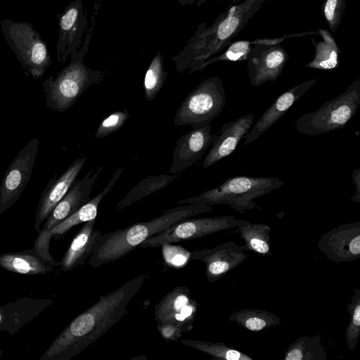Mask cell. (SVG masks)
<instances>
[{
  "mask_svg": "<svg viewBox=\"0 0 360 360\" xmlns=\"http://www.w3.org/2000/svg\"><path fill=\"white\" fill-rule=\"evenodd\" d=\"M146 278L144 274L137 276L101 296L63 330L39 360H70L86 349L120 320Z\"/></svg>",
  "mask_w": 360,
  "mask_h": 360,
  "instance_id": "1",
  "label": "cell"
},
{
  "mask_svg": "<svg viewBox=\"0 0 360 360\" xmlns=\"http://www.w3.org/2000/svg\"><path fill=\"white\" fill-rule=\"evenodd\" d=\"M266 0H243L229 6L209 27L200 23L186 46L174 56L178 72L189 68V73L205 60L224 51Z\"/></svg>",
  "mask_w": 360,
  "mask_h": 360,
  "instance_id": "2",
  "label": "cell"
},
{
  "mask_svg": "<svg viewBox=\"0 0 360 360\" xmlns=\"http://www.w3.org/2000/svg\"><path fill=\"white\" fill-rule=\"evenodd\" d=\"M212 210V206L207 205L186 204L168 210L150 221L133 224L127 228L101 234L88 263L93 267H98L117 261L138 248L148 238L174 224Z\"/></svg>",
  "mask_w": 360,
  "mask_h": 360,
  "instance_id": "3",
  "label": "cell"
},
{
  "mask_svg": "<svg viewBox=\"0 0 360 360\" xmlns=\"http://www.w3.org/2000/svg\"><path fill=\"white\" fill-rule=\"evenodd\" d=\"M99 7L100 1L96 0L90 27L82 48L70 54V63L55 78L50 76L42 82L46 105L51 110L60 112L68 110L91 85L101 83L104 77L103 72L93 70L84 63V57L93 35Z\"/></svg>",
  "mask_w": 360,
  "mask_h": 360,
  "instance_id": "4",
  "label": "cell"
},
{
  "mask_svg": "<svg viewBox=\"0 0 360 360\" xmlns=\"http://www.w3.org/2000/svg\"><path fill=\"white\" fill-rule=\"evenodd\" d=\"M283 184L278 177L236 176L199 195L181 200L178 204L228 205L240 213L251 210H262L255 200Z\"/></svg>",
  "mask_w": 360,
  "mask_h": 360,
  "instance_id": "5",
  "label": "cell"
},
{
  "mask_svg": "<svg viewBox=\"0 0 360 360\" xmlns=\"http://www.w3.org/2000/svg\"><path fill=\"white\" fill-rule=\"evenodd\" d=\"M359 105L360 79H358L319 109L303 114L297 120L295 127L299 133L310 136L343 129L354 117Z\"/></svg>",
  "mask_w": 360,
  "mask_h": 360,
  "instance_id": "6",
  "label": "cell"
},
{
  "mask_svg": "<svg viewBox=\"0 0 360 360\" xmlns=\"http://www.w3.org/2000/svg\"><path fill=\"white\" fill-rule=\"evenodd\" d=\"M226 100L221 79L218 76L207 78L184 98L176 111L174 124L193 128L205 126L221 112Z\"/></svg>",
  "mask_w": 360,
  "mask_h": 360,
  "instance_id": "7",
  "label": "cell"
},
{
  "mask_svg": "<svg viewBox=\"0 0 360 360\" xmlns=\"http://www.w3.org/2000/svg\"><path fill=\"white\" fill-rule=\"evenodd\" d=\"M1 25L8 44L26 75H31L34 79L41 77L51 64V58L39 34L25 22L6 20L1 21Z\"/></svg>",
  "mask_w": 360,
  "mask_h": 360,
  "instance_id": "8",
  "label": "cell"
},
{
  "mask_svg": "<svg viewBox=\"0 0 360 360\" xmlns=\"http://www.w3.org/2000/svg\"><path fill=\"white\" fill-rule=\"evenodd\" d=\"M237 219L233 216L188 218L176 222L161 232L148 238L139 247L158 248L165 243L201 238L236 227Z\"/></svg>",
  "mask_w": 360,
  "mask_h": 360,
  "instance_id": "9",
  "label": "cell"
},
{
  "mask_svg": "<svg viewBox=\"0 0 360 360\" xmlns=\"http://www.w3.org/2000/svg\"><path fill=\"white\" fill-rule=\"evenodd\" d=\"M38 149V139H32L9 165L0 185V216L17 202L28 184Z\"/></svg>",
  "mask_w": 360,
  "mask_h": 360,
  "instance_id": "10",
  "label": "cell"
},
{
  "mask_svg": "<svg viewBox=\"0 0 360 360\" xmlns=\"http://www.w3.org/2000/svg\"><path fill=\"white\" fill-rule=\"evenodd\" d=\"M124 169V167H119L113 172L109 182L98 195L90 200L63 222L47 232L42 238L34 240V248L49 262L50 265L53 266H60V262L55 260L50 252L51 239L53 238L56 240L63 237L73 226L95 219L101 201L118 181Z\"/></svg>",
  "mask_w": 360,
  "mask_h": 360,
  "instance_id": "11",
  "label": "cell"
},
{
  "mask_svg": "<svg viewBox=\"0 0 360 360\" xmlns=\"http://www.w3.org/2000/svg\"><path fill=\"white\" fill-rule=\"evenodd\" d=\"M198 306L186 286H176L155 305V319L157 323H172L183 333L188 332L193 328Z\"/></svg>",
  "mask_w": 360,
  "mask_h": 360,
  "instance_id": "12",
  "label": "cell"
},
{
  "mask_svg": "<svg viewBox=\"0 0 360 360\" xmlns=\"http://www.w3.org/2000/svg\"><path fill=\"white\" fill-rule=\"evenodd\" d=\"M102 167L89 171L82 179L75 181L68 192L56 205L38 232L35 240L40 239L47 232L63 222L88 202L90 195Z\"/></svg>",
  "mask_w": 360,
  "mask_h": 360,
  "instance_id": "13",
  "label": "cell"
},
{
  "mask_svg": "<svg viewBox=\"0 0 360 360\" xmlns=\"http://www.w3.org/2000/svg\"><path fill=\"white\" fill-rule=\"evenodd\" d=\"M288 58V53L280 44H255L246 60L252 86L257 87L266 82L276 81Z\"/></svg>",
  "mask_w": 360,
  "mask_h": 360,
  "instance_id": "14",
  "label": "cell"
},
{
  "mask_svg": "<svg viewBox=\"0 0 360 360\" xmlns=\"http://www.w3.org/2000/svg\"><path fill=\"white\" fill-rule=\"evenodd\" d=\"M318 249L335 263L352 262L360 257V221L341 224L323 234Z\"/></svg>",
  "mask_w": 360,
  "mask_h": 360,
  "instance_id": "15",
  "label": "cell"
},
{
  "mask_svg": "<svg viewBox=\"0 0 360 360\" xmlns=\"http://www.w3.org/2000/svg\"><path fill=\"white\" fill-rule=\"evenodd\" d=\"M191 259H199L205 266L209 282H214L242 264L248 257L241 246L228 241L212 248H205L191 252Z\"/></svg>",
  "mask_w": 360,
  "mask_h": 360,
  "instance_id": "16",
  "label": "cell"
},
{
  "mask_svg": "<svg viewBox=\"0 0 360 360\" xmlns=\"http://www.w3.org/2000/svg\"><path fill=\"white\" fill-rule=\"evenodd\" d=\"M211 131L212 126L208 124L183 134L172 152L173 160L169 173L179 174L200 160L215 138L216 134H212Z\"/></svg>",
  "mask_w": 360,
  "mask_h": 360,
  "instance_id": "17",
  "label": "cell"
},
{
  "mask_svg": "<svg viewBox=\"0 0 360 360\" xmlns=\"http://www.w3.org/2000/svg\"><path fill=\"white\" fill-rule=\"evenodd\" d=\"M86 25L87 14L84 11L82 0L72 1L60 17L57 42L59 63H65L72 53L79 50Z\"/></svg>",
  "mask_w": 360,
  "mask_h": 360,
  "instance_id": "18",
  "label": "cell"
},
{
  "mask_svg": "<svg viewBox=\"0 0 360 360\" xmlns=\"http://www.w3.org/2000/svg\"><path fill=\"white\" fill-rule=\"evenodd\" d=\"M253 122L254 115L249 113L225 122L218 131V134H216L204 158L202 168H208L229 156L252 128Z\"/></svg>",
  "mask_w": 360,
  "mask_h": 360,
  "instance_id": "19",
  "label": "cell"
},
{
  "mask_svg": "<svg viewBox=\"0 0 360 360\" xmlns=\"http://www.w3.org/2000/svg\"><path fill=\"white\" fill-rule=\"evenodd\" d=\"M317 82L311 79L290 87L281 94L252 126L245 136L244 146L253 142L278 121L287 111Z\"/></svg>",
  "mask_w": 360,
  "mask_h": 360,
  "instance_id": "20",
  "label": "cell"
},
{
  "mask_svg": "<svg viewBox=\"0 0 360 360\" xmlns=\"http://www.w3.org/2000/svg\"><path fill=\"white\" fill-rule=\"evenodd\" d=\"M86 161V157L75 160L68 169L58 177L53 178L38 201L35 211L34 229L39 232L40 226L46 219L53 208L63 198Z\"/></svg>",
  "mask_w": 360,
  "mask_h": 360,
  "instance_id": "21",
  "label": "cell"
},
{
  "mask_svg": "<svg viewBox=\"0 0 360 360\" xmlns=\"http://www.w3.org/2000/svg\"><path fill=\"white\" fill-rule=\"evenodd\" d=\"M53 303L52 298L25 297L0 306V331L13 335Z\"/></svg>",
  "mask_w": 360,
  "mask_h": 360,
  "instance_id": "22",
  "label": "cell"
},
{
  "mask_svg": "<svg viewBox=\"0 0 360 360\" xmlns=\"http://www.w3.org/2000/svg\"><path fill=\"white\" fill-rule=\"evenodd\" d=\"M96 219L84 222L60 260V271L67 272L82 265L94 252L102 231L94 230Z\"/></svg>",
  "mask_w": 360,
  "mask_h": 360,
  "instance_id": "23",
  "label": "cell"
},
{
  "mask_svg": "<svg viewBox=\"0 0 360 360\" xmlns=\"http://www.w3.org/2000/svg\"><path fill=\"white\" fill-rule=\"evenodd\" d=\"M0 266L6 271L27 276L45 275L53 269L35 248L1 254Z\"/></svg>",
  "mask_w": 360,
  "mask_h": 360,
  "instance_id": "24",
  "label": "cell"
},
{
  "mask_svg": "<svg viewBox=\"0 0 360 360\" xmlns=\"http://www.w3.org/2000/svg\"><path fill=\"white\" fill-rule=\"evenodd\" d=\"M316 32H309L304 33L292 34L283 35L278 38H259L252 41H232L228 46H226L224 51L218 55L214 56L210 58L205 60L198 65L194 70V72L199 70H202L208 65L219 61H231V62H242L246 61L248 55L254 46L257 44H262L267 45L279 44L285 39L290 37H302L307 34H316Z\"/></svg>",
  "mask_w": 360,
  "mask_h": 360,
  "instance_id": "25",
  "label": "cell"
},
{
  "mask_svg": "<svg viewBox=\"0 0 360 360\" xmlns=\"http://www.w3.org/2000/svg\"><path fill=\"white\" fill-rule=\"evenodd\" d=\"M319 41L314 38L311 41L314 46V56L307 65V68L321 70H331L339 66V58L341 51L332 34L326 29L319 28Z\"/></svg>",
  "mask_w": 360,
  "mask_h": 360,
  "instance_id": "26",
  "label": "cell"
},
{
  "mask_svg": "<svg viewBox=\"0 0 360 360\" xmlns=\"http://www.w3.org/2000/svg\"><path fill=\"white\" fill-rule=\"evenodd\" d=\"M237 232L240 233L245 244L243 250L250 251L262 256L271 255L270 245L271 228L269 225L251 223L243 219H237Z\"/></svg>",
  "mask_w": 360,
  "mask_h": 360,
  "instance_id": "27",
  "label": "cell"
},
{
  "mask_svg": "<svg viewBox=\"0 0 360 360\" xmlns=\"http://www.w3.org/2000/svg\"><path fill=\"white\" fill-rule=\"evenodd\" d=\"M179 176H180V174H172L149 176L143 179L117 203L115 210L120 211L141 199L165 188Z\"/></svg>",
  "mask_w": 360,
  "mask_h": 360,
  "instance_id": "28",
  "label": "cell"
},
{
  "mask_svg": "<svg viewBox=\"0 0 360 360\" xmlns=\"http://www.w3.org/2000/svg\"><path fill=\"white\" fill-rule=\"evenodd\" d=\"M327 358V352L319 335L296 338L283 356L284 360H326Z\"/></svg>",
  "mask_w": 360,
  "mask_h": 360,
  "instance_id": "29",
  "label": "cell"
},
{
  "mask_svg": "<svg viewBox=\"0 0 360 360\" xmlns=\"http://www.w3.org/2000/svg\"><path fill=\"white\" fill-rule=\"evenodd\" d=\"M229 321L248 330L257 333L281 323V319L272 312L257 309H240L229 317Z\"/></svg>",
  "mask_w": 360,
  "mask_h": 360,
  "instance_id": "30",
  "label": "cell"
},
{
  "mask_svg": "<svg viewBox=\"0 0 360 360\" xmlns=\"http://www.w3.org/2000/svg\"><path fill=\"white\" fill-rule=\"evenodd\" d=\"M183 345L194 348L219 360H253L248 354L227 346L223 342H210L206 341L183 339Z\"/></svg>",
  "mask_w": 360,
  "mask_h": 360,
  "instance_id": "31",
  "label": "cell"
},
{
  "mask_svg": "<svg viewBox=\"0 0 360 360\" xmlns=\"http://www.w3.org/2000/svg\"><path fill=\"white\" fill-rule=\"evenodd\" d=\"M168 72L164 68L163 56L159 51L155 55L146 70L143 82L144 97L151 101L162 89Z\"/></svg>",
  "mask_w": 360,
  "mask_h": 360,
  "instance_id": "32",
  "label": "cell"
},
{
  "mask_svg": "<svg viewBox=\"0 0 360 360\" xmlns=\"http://www.w3.org/2000/svg\"><path fill=\"white\" fill-rule=\"evenodd\" d=\"M349 322L345 330V340L349 350L356 348L360 335V289L355 288L352 300L347 303Z\"/></svg>",
  "mask_w": 360,
  "mask_h": 360,
  "instance_id": "33",
  "label": "cell"
},
{
  "mask_svg": "<svg viewBox=\"0 0 360 360\" xmlns=\"http://www.w3.org/2000/svg\"><path fill=\"white\" fill-rule=\"evenodd\" d=\"M322 13L329 30L335 32L339 28L346 8L345 0H325Z\"/></svg>",
  "mask_w": 360,
  "mask_h": 360,
  "instance_id": "34",
  "label": "cell"
},
{
  "mask_svg": "<svg viewBox=\"0 0 360 360\" xmlns=\"http://www.w3.org/2000/svg\"><path fill=\"white\" fill-rule=\"evenodd\" d=\"M130 117L127 109L117 110L104 118L99 124L94 134L96 139H101L119 130Z\"/></svg>",
  "mask_w": 360,
  "mask_h": 360,
  "instance_id": "35",
  "label": "cell"
},
{
  "mask_svg": "<svg viewBox=\"0 0 360 360\" xmlns=\"http://www.w3.org/2000/svg\"><path fill=\"white\" fill-rule=\"evenodd\" d=\"M161 247L164 260L169 266L181 268L184 266L191 259V252L179 245L176 246L172 245L171 243H165Z\"/></svg>",
  "mask_w": 360,
  "mask_h": 360,
  "instance_id": "36",
  "label": "cell"
},
{
  "mask_svg": "<svg viewBox=\"0 0 360 360\" xmlns=\"http://www.w3.org/2000/svg\"><path fill=\"white\" fill-rule=\"evenodd\" d=\"M158 330L166 341H178L184 333L178 326L172 323H158Z\"/></svg>",
  "mask_w": 360,
  "mask_h": 360,
  "instance_id": "37",
  "label": "cell"
},
{
  "mask_svg": "<svg viewBox=\"0 0 360 360\" xmlns=\"http://www.w3.org/2000/svg\"><path fill=\"white\" fill-rule=\"evenodd\" d=\"M352 181L355 186V192L352 197V200L354 202H360V169H356L352 171Z\"/></svg>",
  "mask_w": 360,
  "mask_h": 360,
  "instance_id": "38",
  "label": "cell"
},
{
  "mask_svg": "<svg viewBox=\"0 0 360 360\" xmlns=\"http://www.w3.org/2000/svg\"><path fill=\"white\" fill-rule=\"evenodd\" d=\"M196 0H177V1L181 5V6H186V5H191L193 3L195 2Z\"/></svg>",
  "mask_w": 360,
  "mask_h": 360,
  "instance_id": "39",
  "label": "cell"
},
{
  "mask_svg": "<svg viewBox=\"0 0 360 360\" xmlns=\"http://www.w3.org/2000/svg\"><path fill=\"white\" fill-rule=\"evenodd\" d=\"M207 1L208 0H198L197 2V6L200 7V6H202L203 4H205ZM222 1H224V0H222ZM226 1H231V0H226Z\"/></svg>",
  "mask_w": 360,
  "mask_h": 360,
  "instance_id": "40",
  "label": "cell"
},
{
  "mask_svg": "<svg viewBox=\"0 0 360 360\" xmlns=\"http://www.w3.org/2000/svg\"><path fill=\"white\" fill-rule=\"evenodd\" d=\"M4 349L0 348V360L1 359V358L4 355Z\"/></svg>",
  "mask_w": 360,
  "mask_h": 360,
  "instance_id": "41",
  "label": "cell"
},
{
  "mask_svg": "<svg viewBox=\"0 0 360 360\" xmlns=\"http://www.w3.org/2000/svg\"><path fill=\"white\" fill-rule=\"evenodd\" d=\"M241 1L243 0H231V2H232L233 4H237Z\"/></svg>",
  "mask_w": 360,
  "mask_h": 360,
  "instance_id": "42",
  "label": "cell"
}]
</instances>
